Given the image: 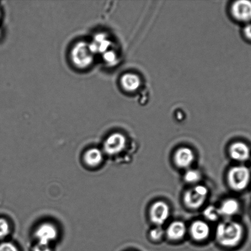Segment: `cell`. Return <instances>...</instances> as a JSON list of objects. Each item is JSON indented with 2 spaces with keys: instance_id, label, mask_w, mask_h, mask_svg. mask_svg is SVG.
Instances as JSON below:
<instances>
[{
  "instance_id": "obj_11",
  "label": "cell",
  "mask_w": 251,
  "mask_h": 251,
  "mask_svg": "<svg viewBox=\"0 0 251 251\" xmlns=\"http://www.w3.org/2000/svg\"><path fill=\"white\" fill-rule=\"evenodd\" d=\"M230 154L232 158L237 161H247L250 156V150L243 142H236L231 146Z\"/></svg>"
},
{
  "instance_id": "obj_18",
  "label": "cell",
  "mask_w": 251,
  "mask_h": 251,
  "mask_svg": "<svg viewBox=\"0 0 251 251\" xmlns=\"http://www.w3.org/2000/svg\"><path fill=\"white\" fill-rule=\"evenodd\" d=\"M201 178L200 172L196 170L191 169L186 172L184 175V179L187 183L194 184L197 183Z\"/></svg>"
},
{
  "instance_id": "obj_24",
  "label": "cell",
  "mask_w": 251,
  "mask_h": 251,
  "mask_svg": "<svg viewBox=\"0 0 251 251\" xmlns=\"http://www.w3.org/2000/svg\"><path fill=\"white\" fill-rule=\"evenodd\" d=\"M244 33L246 37L251 40V24L246 26L244 29Z\"/></svg>"
},
{
  "instance_id": "obj_15",
  "label": "cell",
  "mask_w": 251,
  "mask_h": 251,
  "mask_svg": "<svg viewBox=\"0 0 251 251\" xmlns=\"http://www.w3.org/2000/svg\"><path fill=\"white\" fill-rule=\"evenodd\" d=\"M240 205L237 200L228 199L223 201L222 205L219 208L221 215L231 216L237 214L239 210Z\"/></svg>"
},
{
  "instance_id": "obj_16",
  "label": "cell",
  "mask_w": 251,
  "mask_h": 251,
  "mask_svg": "<svg viewBox=\"0 0 251 251\" xmlns=\"http://www.w3.org/2000/svg\"><path fill=\"white\" fill-rule=\"evenodd\" d=\"M103 156L102 152L97 149L88 150L84 155L85 163L90 167H96L102 163Z\"/></svg>"
},
{
  "instance_id": "obj_2",
  "label": "cell",
  "mask_w": 251,
  "mask_h": 251,
  "mask_svg": "<svg viewBox=\"0 0 251 251\" xmlns=\"http://www.w3.org/2000/svg\"><path fill=\"white\" fill-rule=\"evenodd\" d=\"M93 55L89 44L80 42L76 44L71 51V59L74 64L80 68H87L92 63Z\"/></svg>"
},
{
  "instance_id": "obj_19",
  "label": "cell",
  "mask_w": 251,
  "mask_h": 251,
  "mask_svg": "<svg viewBox=\"0 0 251 251\" xmlns=\"http://www.w3.org/2000/svg\"><path fill=\"white\" fill-rule=\"evenodd\" d=\"M9 230L8 222L4 219H0V239L6 237L9 234Z\"/></svg>"
},
{
  "instance_id": "obj_1",
  "label": "cell",
  "mask_w": 251,
  "mask_h": 251,
  "mask_svg": "<svg viewBox=\"0 0 251 251\" xmlns=\"http://www.w3.org/2000/svg\"><path fill=\"white\" fill-rule=\"evenodd\" d=\"M242 226L236 222L227 221L221 223L216 229V238L221 245L233 247L240 242L243 237Z\"/></svg>"
},
{
  "instance_id": "obj_20",
  "label": "cell",
  "mask_w": 251,
  "mask_h": 251,
  "mask_svg": "<svg viewBox=\"0 0 251 251\" xmlns=\"http://www.w3.org/2000/svg\"><path fill=\"white\" fill-rule=\"evenodd\" d=\"M150 235L152 240L157 241L161 239L164 235V230L160 227L157 226V227L153 228L150 233Z\"/></svg>"
},
{
  "instance_id": "obj_14",
  "label": "cell",
  "mask_w": 251,
  "mask_h": 251,
  "mask_svg": "<svg viewBox=\"0 0 251 251\" xmlns=\"http://www.w3.org/2000/svg\"><path fill=\"white\" fill-rule=\"evenodd\" d=\"M120 82L122 87L130 92H135L140 85L139 78L134 74H126L123 75Z\"/></svg>"
},
{
  "instance_id": "obj_7",
  "label": "cell",
  "mask_w": 251,
  "mask_h": 251,
  "mask_svg": "<svg viewBox=\"0 0 251 251\" xmlns=\"http://www.w3.org/2000/svg\"><path fill=\"white\" fill-rule=\"evenodd\" d=\"M35 234L38 243L50 245V243L57 237L58 232L55 226L51 224L45 223L39 226Z\"/></svg>"
},
{
  "instance_id": "obj_5",
  "label": "cell",
  "mask_w": 251,
  "mask_h": 251,
  "mask_svg": "<svg viewBox=\"0 0 251 251\" xmlns=\"http://www.w3.org/2000/svg\"><path fill=\"white\" fill-rule=\"evenodd\" d=\"M169 215V206L164 201H159L154 203L150 210V217L152 223L157 226L164 225Z\"/></svg>"
},
{
  "instance_id": "obj_10",
  "label": "cell",
  "mask_w": 251,
  "mask_h": 251,
  "mask_svg": "<svg viewBox=\"0 0 251 251\" xmlns=\"http://www.w3.org/2000/svg\"><path fill=\"white\" fill-rule=\"evenodd\" d=\"M190 232L194 240L203 241L209 237L210 228L207 223L201 221H196L191 225Z\"/></svg>"
},
{
  "instance_id": "obj_13",
  "label": "cell",
  "mask_w": 251,
  "mask_h": 251,
  "mask_svg": "<svg viewBox=\"0 0 251 251\" xmlns=\"http://www.w3.org/2000/svg\"><path fill=\"white\" fill-rule=\"evenodd\" d=\"M93 53H105L111 45V42L104 34H99L95 37L92 43L89 44Z\"/></svg>"
},
{
  "instance_id": "obj_21",
  "label": "cell",
  "mask_w": 251,
  "mask_h": 251,
  "mask_svg": "<svg viewBox=\"0 0 251 251\" xmlns=\"http://www.w3.org/2000/svg\"><path fill=\"white\" fill-rule=\"evenodd\" d=\"M105 60L108 63H114L117 60V56L114 52L112 51H107L104 53Z\"/></svg>"
},
{
  "instance_id": "obj_17",
  "label": "cell",
  "mask_w": 251,
  "mask_h": 251,
  "mask_svg": "<svg viewBox=\"0 0 251 251\" xmlns=\"http://www.w3.org/2000/svg\"><path fill=\"white\" fill-rule=\"evenodd\" d=\"M204 216L207 219V220L211 221H216L218 220L221 214L219 208H216V206L210 205L208 206L207 208L204 210Z\"/></svg>"
},
{
  "instance_id": "obj_4",
  "label": "cell",
  "mask_w": 251,
  "mask_h": 251,
  "mask_svg": "<svg viewBox=\"0 0 251 251\" xmlns=\"http://www.w3.org/2000/svg\"><path fill=\"white\" fill-rule=\"evenodd\" d=\"M208 194V189L205 186H194L185 193L184 198V202L189 208L197 209L205 202Z\"/></svg>"
},
{
  "instance_id": "obj_22",
  "label": "cell",
  "mask_w": 251,
  "mask_h": 251,
  "mask_svg": "<svg viewBox=\"0 0 251 251\" xmlns=\"http://www.w3.org/2000/svg\"><path fill=\"white\" fill-rule=\"evenodd\" d=\"M0 251H19L16 246L11 243H3L0 245Z\"/></svg>"
},
{
  "instance_id": "obj_12",
  "label": "cell",
  "mask_w": 251,
  "mask_h": 251,
  "mask_svg": "<svg viewBox=\"0 0 251 251\" xmlns=\"http://www.w3.org/2000/svg\"><path fill=\"white\" fill-rule=\"evenodd\" d=\"M185 224L181 221H174L167 228V236L169 239L177 241L182 239L186 233Z\"/></svg>"
},
{
  "instance_id": "obj_23",
  "label": "cell",
  "mask_w": 251,
  "mask_h": 251,
  "mask_svg": "<svg viewBox=\"0 0 251 251\" xmlns=\"http://www.w3.org/2000/svg\"><path fill=\"white\" fill-rule=\"evenodd\" d=\"M33 251H52L50 245L38 243L34 247Z\"/></svg>"
},
{
  "instance_id": "obj_9",
  "label": "cell",
  "mask_w": 251,
  "mask_h": 251,
  "mask_svg": "<svg viewBox=\"0 0 251 251\" xmlns=\"http://www.w3.org/2000/svg\"><path fill=\"white\" fill-rule=\"evenodd\" d=\"M194 160V152L189 148L179 149L174 155L175 163L180 168H188L193 164Z\"/></svg>"
},
{
  "instance_id": "obj_8",
  "label": "cell",
  "mask_w": 251,
  "mask_h": 251,
  "mask_svg": "<svg viewBox=\"0 0 251 251\" xmlns=\"http://www.w3.org/2000/svg\"><path fill=\"white\" fill-rule=\"evenodd\" d=\"M233 16L238 21L247 22L251 21V1L240 0L233 3L232 7Z\"/></svg>"
},
{
  "instance_id": "obj_6",
  "label": "cell",
  "mask_w": 251,
  "mask_h": 251,
  "mask_svg": "<svg viewBox=\"0 0 251 251\" xmlns=\"http://www.w3.org/2000/svg\"><path fill=\"white\" fill-rule=\"evenodd\" d=\"M126 145V139L120 133H114L111 135L106 140L104 150L107 154L114 155L121 152Z\"/></svg>"
},
{
  "instance_id": "obj_3",
  "label": "cell",
  "mask_w": 251,
  "mask_h": 251,
  "mask_svg": "<svg viewBox=\"0 0 251 251\" xmlns=\"http://www.w3.org/2000/svg\"><path fill=\"white\" fill-rule=\"evenodd\" d=\"M250 178V171L245 166L233 167L228 174V183L236 191H242L247 188Z\"/></svg>"
}]
</instances>
